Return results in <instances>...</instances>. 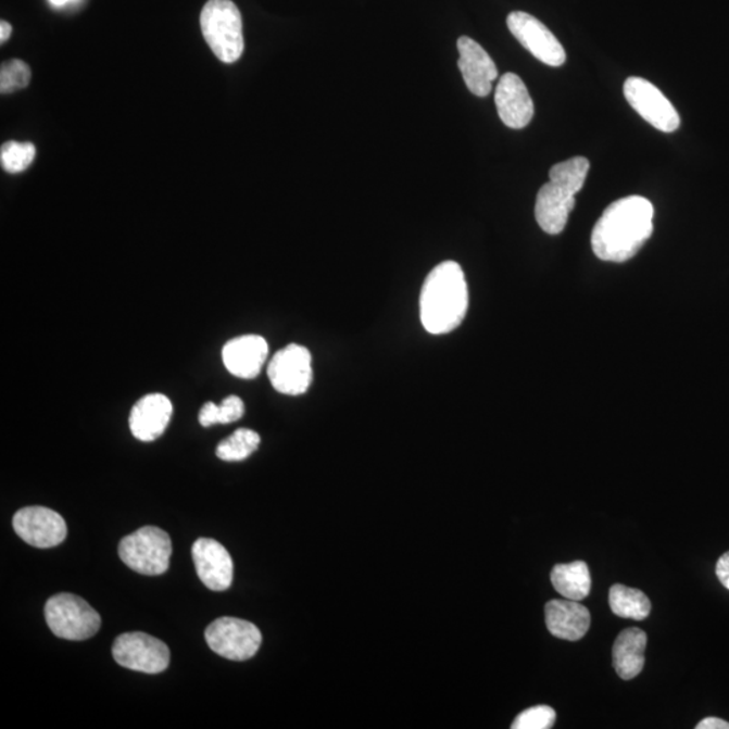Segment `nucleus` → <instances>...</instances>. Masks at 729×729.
<instances>
[{
  "mask_svg": "<svg viewBox=\"0 0 729 729\" xmlns=\"http://www.w3.org/2000/svg\"><path fill=\"white\" fill-rule=\"evenodd\" d=\"M654 231V208L643 197H627L608 205L592 231L595 257L621 264L636 257Z\"/></svg>",
  "mask_w": 729,
  "mask_h": 729,
  "instance_id": "1",
  "label": "nucleus"
},
{
  "mask_svg": "<svg viewBox=\"0 0 729 729\" xmlns=\"http://www.w3.org/2000/svg\"><path fill=\"white\" fill-rule=\"evenodd\" d=\"M469 291L464 271L454 261H444L426 277L420 293V319L433 336L449 334L464 322Z\"/></svg>",
  "mask_w": 729,
  "mask_h": 729,
  "instance_id": "2",
  "label": "nucleus"
},
{
  "mask_svg": "<svg viewBox=\"0 0 729 729\" xmlns=\"http://www.w3.org/2000/svg\"><path fill=\"white\" fill-rule=\"evenodd\" d=\"M200 26L209 43L222 63H236L244 50L242 15L231 0H209L205 3Z\"/></svg>",
  "mask_w": 729,
  "mask_h": 729,
  "instance_id": "3",
  "label": "nucleus"
},
{
  "mask_svg": "<svg viewBox=\"0 0 729 729\" xmlns=\"http://www.w3.org/2000/svg\"><path fill=\"white\" fill-rule=\"evenodd\" d=\"M118 553L122 562L139 575L161 576L169 569L172 542L161 528L142 527L122 539Z\"/></svg>",
  "mask_w": 729,
  "mask_h": 729,
  "instance_id": "4",
  "label": "nucleus"
},
{
  "mask_svg": "<svg viewBox=\"0 0 729 729\" xmlns=\"http://www.w3.org/2000/svg\"><path fill=\"white\" fill-rule=\"evenodd\" d=\"M46 619L55 637L87 640L97 636L102 620L86 600L72 593H60L48 600Z\"/></svg>",
  "mask_w": 729,
  "mask_h": 729,
  "instance_id": "5",
  "label": "nucleus"
},
{
  "mask_svg": "<svg viewBox=\"0 0 729 729\" xmlns=\"http://www.w3.org/2000/svg\"><path fill=\"white\" fill-rule=\"evenodd\" d=\"M205 642L214 653L230 661H248L259 653L263 636L253 623L221 617L205 630Z\"/></svg>",
  "mask_w": 729,
  "mask_h": 729,
  "instance_id": "6",
  "label": "nucleus"
},
{
  "mask_svg": "<svg viewBox=\"0 0 729 729\" xmlns=\"http://www.w3.org/2000/svg\"><path fill=\"white\" fill-rule=\"evenodd\" d=\"M113 656L116 664L126 669L147 675L165 671L171 662L168 645L143 632H129L116 638Z\"/></svg>",
  "mask_w": 729,
  "mask_h": 729,
  "instance_id": "7",
  "label": "nucleus"
},
{
  "mask_svg": "<svg viewBox=\"0 0 729 729\" xmlns=\"http://www.w3.org/2000/svg\"><path fill=\"white\" fill-rule=\"evenodd\" d=\"M268 377L278 393L300 397L313 382V357L310 350L292 343L278 350L271 360Z\"/></svg>",
  "mask_w": 729,
  "mask_h": 729,
  "instance_id": "8",
  "label": "nucleus"
},
{
  "mask_svg": "<svg viewBox=\"0 0 729 729\" xmlns=\"http://www.w3.org/2000/svg\"><path fill=\"white\" fill-rule=\"evenodd\" d=\"M625 97L631 108L651 126L664 133H675L681 125L680 114L658 88L642 77H628Z\"/></svg>",
  "mask_w": 729,
  "mask_h": 729,
  "instance_id": "9",
  "label": "nucleus"
},
{
  "mask_svg": "<svg viewBox=\"0 0 729 729\" xmlns=\"http://www.w3.org/2000/svg\"><path fill=\"white\" fill-rule=\"evenodd\" d=\"M512 36L530 52L533 58L550 66L565 64L566 52L558 38L541 21L523 11H514L506 18Z\"/></svg>",
  "mask_w": 729,
  "mask_h": 729,
  "instance_id": "10",
  "label": "nucleus"
},
{
  "mask_svg": "<svg viewBox=\"0 0 729 729\" xmlns=\"http://www.w3.org/2000/svg\"><path fill=\"white\" fill-rule=\"evenodd\" d=\"M550 181L539 189L536 203L538 225L550 236L565 230L567 221L576 205V193L581 189L565 179L549 176Z\"/></svg>",
  "mask_w": 729,
  "mask_h": 729,
  "instance_id": "11",
  "label": "nucleus"
},
{
  "mask_svg": "<svg viewBox=\"0 0 729 729\" xmlns=\"http://www.w3.org/2000/svg\"><path fill=\"white\" fill-rule=\"evenodd\" d=\"M14 530L22 541L38 549H52L66 538V523L58 512L46 506H26L16 512Z\"/></svg>",
  "mask_w": 729,
  "mask_h": 729,
  "instance_id": "12",
  "label": "nucleus"
},
{
  "mask_svg": "<svg viewBox=\"0 0 729 729\" xmlns=\"http://www.w3.org/2000/svg\"><path fill=\"white\" fill-rule=\"evenodd\" d=\"M192 560L200 581L214 592L231 587L234 564L231 555L215 539L200 538L192 546Z\"/></svg>",
  "mask_w": 729,
  "mask_h": 729,
  "instance_id": "13",
  "label": "nucleus"
},
{
  "mask_svg": "<svg viewBox=\"0 0 729 729\" xmlns=\"http://www.w3.org/2000/svg\"><path fill=\"white\" fill-rule=\"evenodd\" d=\"M456 48L460 52L458 68L467 90L476 97H488L499 76L498 66L491 55L469 37H460Z\"/></svg>",
  "mask_w": 729,
  "mask_h": 729,
  "instance_id": "14",
  "label": "nucleus"
},
{
  "mask_svg": "<svg viewBox=\"0 0 729 729\" xmlns=\"http://www.w3.org/2000/svg\"><path fill=\"white\" fill-rule=\"evenodd\" d=\"M494 102H497L500 120L511 129H525L530 125L533 113H536L531 95L525 83L511 72L503 75L498 83Z\"/></svg>",
  "mask_w": 729,
  "mask_h": 729,
  "instance_id": "15",
  "label": "nucleus"
},
{
  "mask_svg": "<svg viewBox=\"0 0 729 729\" xmlns=\"http://www.w3.org/2000/svg\"><path fill=\"white\" fill-rule=\"evenodd\" d=\"M174 405L163 393H150L139 399L130 412V431L138 441L153 442L168 427Z\"/></svg>",
  "mask_w": 729,
  "mask_h": 729,
  "instance_id": "16",
  "label": "nucleus"
},
{
  "mask_svg": "<svg viewBox=\"0 0 729 729\" xmlns=\"http://www.w3.org/2000/svg\"><path fill=\"white\" fill-rule=\"evenodd\" d=\"M268 353L265 338L250 334L228 341L222 350V360L232 376L252 380L263 370Z\"/></svg>",
  "mask_w": 729,
  "mask_h": 729,
  "instance_id": "17",
  "label": "nucleus"
},
{
  "mask_svg": "<svg viewBox=\"0 0 729 729\" xmlns=\"http://www.w3.org/2000/svg\"><path fill=\"white\" fill-rule=\"evenodd\" d=\"M546 626L555 638L580 640L591 627V612L573 600H551L546 604Z\"/></svg>",
  "mask_w": 729,
  "mask_h": 729,
  "instance_id": "18",
  "label": "nucleus"
},
{
  "mask_svg": "<svg viewBox=\"0 0 729 729\" xmlns=\"http://www.w3.org/2000/svg\"><path fill=\"white\" fill-rule=\"evenodd\" d=\"M648 648V636L639 628H628L616 638L614 650V667L623 680H632L644 667V653Z\"/></svg>",
  "mask_w": 729,
  "mask_h": 729,
  "instance_id": "19",
  "label": "nucleus"
},
{
  "mask_svg": "<svg viewBox=\"0 0 729 729\" xmlns=\"http://www.w3.org/2000/svg\"><path fill=\"white\" fill-rule=\"evenodd\" d=\"M551 582H553L555 591L567 600L581 601L591 593V571H589L586 562L582 561L555 565L553 571H551Z\"/></svg>",
  "mask_w": 729,
  "mask_h": 729,
  "instance_id": "20",
  "label": "nucleus"
},
{
  "mask_svg": "<svg viewBox=\"0 0 729 729\" xmlns=\"http://www.w3.org/2000/svg\"><path fill=\"white\" fill-rule=\"evenodd\" d=\"M609 605L616 616L625 617V619L644 620L651 612L648 594L639 589L620 586V583L611 588Z\"/></svg>",
  "mask_w": 729,
  "mask_h": 729,
  "instance_id": "21",
  "label": "nucleus"
},
{
  "mask_svg": "<svg viewBox=\"0 0 729 729\" xmlns=\"http://www.w3.org/2000/svg\"><path fill=\"white\" fill-rule=\"evenodd\" d=\"M261 443L257 432L249 428H239L232 436L224 439L216 448V456L226 462H238L249 458Z\"/></svg>",
  "mask_w": 729,
  "mask_h": 729,
  "instance_id": "22",
  "label": "nucleus"
},
{
  "mask_svg": "<svg viewBox=\"0 0 729 729\" xmlns=\"http://www.w3.org/2000/svg\"><path fill=\"white\" fill-rule=\"evenodd\" d=\"M244 415V404L238 397H228L221 404L205 403L199 412V423L203 427L228 425Z\"/></svg>",
  "mask_w": 729,
  "mask_h": 729,
  "instance_id": "23",
  "label": "nucleus"
},
{
  "mask_svg": "<svg viewBox=\"0 0 729 729\" xmlns=\"http://www.w3.org/2000/svg\"><path fill=\"white\" fill-rule=\"evenodd\" d=\"M37 150L30 142H5L0 150V163L9 174H21L35 161Z\"/></svg>",
  "mask_w": 729,
  "mask_h": 729,
  "instance_id": "24",
  "label": "nucleus"
},
{
  "mask_svg": "<svg viewBox=\"0 0 729 729\" xmlns=\"http://www.w3.org/2000/svg\"><path fill=\"white\" fill-rule=\"evenodd\" d=\"M29 65L22 60H11L0 70V91L11 93L24 90L30 83Z\"/></svg>",
  "mask_w": 729,
  "mask_h": 729,
  "instance_id": "25",
  "label": "nucleus"
},
{
  "mask_svg": "<svg viewBox=\"0 0 729 729\" xmlns=\"http://www.w3.org/2000/svg\"><path fill=\"white\" fill-rule=\"evenodd\" d=\"M556 714L549 705L532 706L516 717L512 729H549L553 728Z\"/></svg>",
  "mask_w": 729,
  "mask_h": 729,
  "instance_id": "26",
  "label": "nucleus"
},
{
  "mask_svg": "<svg viewBox=\"0 0 729 729\" xmlns=\"http://www.w3.org/2000/svg\"><path fill=\"white\" fill-rule=\"evenodd\" d=\"M716 576L719 578L722 587L727 588L729 591V551L725 555H721L720 560L717 561Z\"/></svg>",
  "mask_w": 729,
  "mask_h": 729,
  "instance_id": "27",
  "label": "nucleus"
},
{
  "mask_svg": "<svg viewBox=\"0 0 729 729\" xmlns=\"http://www.w3.org/2000/svg\"><path fill=\"white\" fill-rule=\"evenodd\" d=\"M695 729H729V722L717 719V717H706L695 726Z\"/></svg>",
  "mask_w": 729,
  "mask_h": 729,
  "instance_id": "28",
  "label": "nucleus"
},
{
  "mask_svg": "<svg viewBox=\"0 0 729 729\" xmlns=\"http://www.w3.org/2000/svg\"><path fill=\"white\" fill-rule=\"evenodd\" d=\"M11 32H13V27H11L9 22L2 21V24H0V41L2 43L9 40Z\"/></svg>",
  "mask_w": 729,
  "mask_h": 729,
  "instance_id": "29",
  "label": "nucleus"
},
{
  "mask_svg": "<svg viewBox=\"0 0 729 729\" xmlns=\"http://www.w3.org/2000/svg\"><path fill=\"white\" fill-rule=\"evenodd\" d=\"M50 3L54 5V8H64V5L75 2V0H49Z\"/></svg>",
  "mask_w": 729,
  "mask_h": 729,
  "instance_id": "30",
  "label": "nucleus"
}]
</instances>
